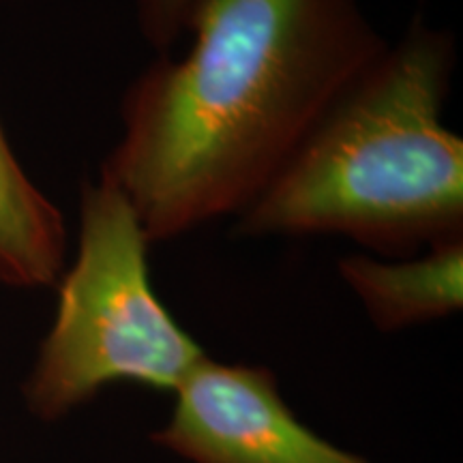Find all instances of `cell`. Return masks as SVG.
Masks as SVG:
<instances>
[{
    "label": "cell",
    "instance_id": "6da1fadb",
    "mask_svg": "<svg viewBox=\"0 0 463 463\" xmlns=\"http://www.w3.org/2000/svg\"><path fill=\"white\" fill-rule=\"evenodd\" d=\"M184 33L129 86L101 167L150 242L247 211L389 48L358 0H195Z\"/></svg>",
    "mask_w": 463,
    "mask_h": 463
},
{
    "label": "cell",
    "instance_id": "7a4b0ae2",
    "mask_svg": "<svg viewBox=\"0 0 463 463\" xmlns=\"http://www.w3.org/2000/svg\"><path fill=\"white\" fill-rule=\"evenodd\" d=\"M453 69V37L416 15L236 217V232L345 236L392 258L463 236V142L442 123Z\"/></svg>",
    "mask_w": 463,
    "mask_h": 463
},
{
    "label": "cell",
    "instance_id": "3957f363",
    "mask_svg": "<svg viewBox=\"0 0 463 463\" xmlns=\"http://www.w3.org/2000/svg\"><path fill=\"white\" fill-rule=\"evenodd\" d=\"M148 245L108 178L84 184L78 258L58 283L54 322L24 389L37 416L61 419L114 382L176 391L204 358L155 294Z\"/></svg>",
    "mask_w": 463,
    "mask_h": 463
},
{
    "label": "cell",
    "instance_id": "277c9868",
    "mask_svg": "<svg viewBox=\"0 0 463 463\" xmlns=\"http://www.w3.org/2000/svg\"><path fill=\"white\" fill-rule=\"evenodd\" d=\"M174 392L172 420L153 439L194 463H369L298 422L264 367L204 356Z\"/></svg>",
    "mask_w": 463,
    "mask_h": 463
},
{
    "label": "cell",
    "instance_id": "5b68a950",
    "mask_svg": "<svg viewBox=\"0 0 463 463\" xmlns=\"http://www.w3.org/2000/svg\"><path fill=\"white\" fill-rule=\"evenodd\" d=\"M339 273L382 331L438 320L461 309L463 236L436 242L422 256L399 262L356 253L341 260Z\"/></svg>",
    "mask_w": 463,
    "mask_h": 463
},
{
    "label": "cell",
    "instance_id": "8992f818",
    "mask_svg": "<svg viewBox=\"0 0 463 463\" xmlns=\"http://www.w3.org/2000/svg\"><path fill=\"white\" fill-rule=\"evenodd\" d=\"M65 249V219L28 178L0 125V281L14 288L54 286Z\"/></svg>",
    "mask_w": 463,
    "mask_h": 463
},
{
    "label": "cell",
    "instance_id": "52a82bcc",
    "mask_svg": "<svg viewBox=\"0 0 463 463\" xmlns=\"http://www.w3.org/2000/svg\"><path fill=\"white\" fill-rule=\"evenodd\" d=\"M195 0H137L142 34L159 52H167L184 34Z\"/></svg>",
    "mask_w": 463,
    "mask_h": 463
}]
</instances>
